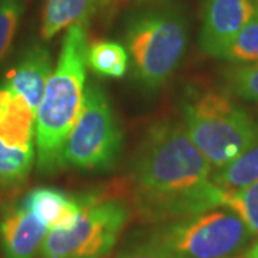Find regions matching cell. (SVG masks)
<instances>
[{
    "label": "cell",
    "instance_id": "18",
    "mask_svg": "<svg viewBox=\"0 0 258 258\" xmlns=\"http://www.w3.org/2000/svg\"><path fill=\"white\" fill-rule=\"evenodd\" d=\"M222 59L235 64L258 63V8L248 23L232 39Z\"/></svg>",
    "mask_w": 258,
    "mask_h": 258
},
{
    "label": "cell",
    "instance_id": "14",
    "mask_svg": "<svg viewBox=\"0 0 258 258\" xmlns=\"http://www.w3.org/2000/svg\"><path fill=\"white\" fill-rule=\"evenodd\" d=\"M211 181L224 191H237L258 182V142L217 169L211 175Z\"/></svg>",
    "mask_w": 258,
    "mask_h": 258
},
{
    "label": "cell",
    "instance_id": "9",
    "mask_svg": "<svg viewBox=\"0 0 258 258\" xmlns=\"http://www.w3.org/2000/svg\"><path fill=\"white\" fill-rule=\"evenodd\" d=\"M49 228L22 203L8 207L0 218V248L5 258H36Z\"/></svg>",
    "mask_w": 258,
    "mask_h": 258
},
{
    "label": "cell",
    "instance_id": "3",
    "mask_svg": "<svg viewBox=\"0 0 258 258\" xmlns=\"http://www.w3.org/2000/svg\"><path fill=\"white\" fill-rule=\"evenodd\" d=\"M184 126L210 165L220 169L258 142V123L228 95L203 92L182 106Z\"/></svg>",
    "mask_w": 258,
    "mask_h": 258
},
{
    "label": "cell",
    "instance_id": "21",
    "mask_svg": "<svg viewBox=\"0 0 258 258\" xmlns=\"http://www.w3.org/2000/svg\"><path fill=\"white\" fill-rule=\"evenodd\" d=\"M116 258H179L171 251L159 247L154 242H141L137 245H132L129 248L120 251Z\"/></svg>",
    "mask_w": 258,
    "mask_h": 258
},
{
    "label": "cell",
    "instance_id": "17",
    "mask_svg": "<svg viewBox=\"0 0 258 258\" xmlns=\"http://www.w3.org/2000/svg\"><path fill=\"white\" fill-rule=\"evenodd\" d=\"M221 207L235 212L252 237L258 235V182L237 191L222 189Z\"/></svg>",
    "mask_w": 258,
    "mask_h": 258
},
{
    "label": "cell",
    "instance_id": "8",
    "mask_svg": "<svg viewBox=\"0 0 258 258\" xmlns=\"http://www.w3.org/2000/svg\"><path fill=\"white\" fill-rule=\"evenodd\" d=\"M257 8V0H205L200 49L204 55L222 59L232 39L238 35Z\"/></svg>",
    "mask_w": 258,
    "mask_h": 258
},
{
    "label": "cell",
    "instance_id": "7",
    "mask_svg": "<svg viewBox=\"0 0 258 258\" xmlns=\"http://www.w3.org/2000/svg\"><path fill=\"white\" fill-rule=\"evenodd\" d=\"M128 220L129 208L122 200L86 194L82 212L71 228L47 231L40 257H108Z\"/></svg>",
    "mask_w": 258,
    "mask_h": 258
},
{
    "label": "cell",
    "instance_id": "15",
    "mask_svg": "<svg viewBox=\"0 0 258 258\" xmlns=\"http://www.w3.org/2000/svg\"><path fill=\"white\" fill-rule=\"evenodd\" d=\"M88 64L99 76L119 79L128 72V52L118 42L98 40L88 47Z\"/></svg>",
    "mask_w": 258,
    "mask_h": 258
},
{
    "label": "cell",
    "instance_id": "5",
    "mask_svg": "<svg viewBox=\"0 0 258 258\" xmlns=\"http://www.w3.org/2000/svg\"><path fill=\"white\" fill-rule=\"evenodd\" d=\"M123 151V131L112 102L99 83L85 88L82 109L66 139L62 165L81 171H111Z\"/></svg>",
    "mask_w": 258,
    "mask_h": 258
},
{
    "label": "cell",
    "instance_id": "23",
    "mask_svg": "<svg viewBox=\"0 0 258 258\" xmlns=\"http://www.w3.org/2000/svg\"><path fill=\"white\" fill-rule=\"evenodd\" d=\"M227 258H248V257H245V255H231V257H227Z\"/></svg>",
    "mask_w": 258,
    "mask_h": 258
},
{
    "label": "cell",
    "instance_id": "12",
    "mask_svg": "<svg viewBox=\"0 0 258 258\" xmlns=\"http://www.w3.org/2000/svg\"><path fill=\"white\" fill-rule=\"evenodd\" d=\"M36 112L20 95L0 85V139L12 147L35 149Z\"/></svg>",
    "mask_w": 258,
    "mask_h": 258
},
{
    "label": "cell",
    "instance_id": "24",
    "mask_svg": "<svg viewBox=\"0 0 258 258\" xmlns=\"http://www.w3.org/2000/svg\"><path fill=\"white\" fill-rule=\"evenodd\" d=\"M257 8H258V0H257Z\"/></svg>",
    "mask_w": 258,
    "mask_h": 258
},
{
    "label": "cell",
    "instance_id": "2",
    "mask_svg": "<svg viewBox=\"0 0 258 258\" xmlns=\"http://www.w3.org/2000/svg\"><path fill=\"white\" fill-rule=\"evenodd\" d=\"M88 47L86 23L66 29L55 71L36 111V164L42 174H55L63 168L64 142L82 109Z\"/></svg>",
    "mask_w": 258,
    "mask_h": 258
},
{
    "label": "cell",
    "instance_id": "13",
    "mask_svg": "<svg viewBox=\"0 0 258 258\" xmlns=\"http://www.w3.org/2000/svg\"><path fill=\"white\" fill-rule=\"evenodd\" d=\"M98 0H46L40 35L50 40L76 23H86L96 10Z\"/></svg>",
    "mask_w": 258,
    "mask_h": 258
},
{
    "label": "cell",
    "instance_id": "11",
    "mask_svg": "<svg viewBox=\"0 0 258 258\" xmlns=\"http://www.w3.org/2000/svg\"><path fill=\"white\" fill-rule=\"evenodd\" d=\"M85 195H71L57 188L37 186L23 198L22 205L49 230H68L81 215Z\"/></svg>",
    "mask_w": 258,
    "mask_h": 258
},
{
    "label": "cell",
    "instance_id": "1",
    "mask_svg": "<svg viewBox=\"0 0 258 258\" xmlns=\"http://www.w3.org/2000/svg\"><path fill=\"white\" fill-rule=\"evenodd\" d=\"M134 204L147 221L165 222L221 207L212 166L184 123L162 120L148 129L132 161Z\"/></svg>",
    "mask_w": 258,
    "mask_h": 258
},
{
    "label": "cell",
    "instance_id": "16",
    "mask_svg": "<svg viewBox=\"0 0 258 258\" xmlns=\"http://www.w3.org/2000/svg\"><path fill=\"white\" fill-rule=\"evenodd\" d=\"M35 162V149H22L0 139V185L12 186L23 182Z\"/></svg>",
    "mask_w": 258,
    "mask_h": 258
},
{
    "label": "cell",
    "instance_id": "6",
    "mask_svg": "<svg viewBox=\"0 0 258 258\" xmlns=\"http://www.w3.org/2000/svg\"><path fill=\"white\" fill-rule=\"evenodd\" d=\"M252 234L231 210H210L159 222L147 241L179 258H227L237 254Z\"/></svg>",
    "mask_w": 258,
    "mask_h": 258
},
{
    "label": "cell",
    "instance_id": "22",
    "mask_svg": "<svg viewBox=\"0 0 258 258\" xmlns=\"http://www.w3.org/2000/svg\"><path fill=\"white\" fill-rule=\"evenodd\" d=\"M244 255L248 258H258V240L254 244H251V247L245 251Z\"/></svg>",
    "mask_w": 258,
    "mask_h": 258
},
{
    "label": "cell",
    "instance_id": "20",
    "mask_svg": "<svg viewBox=\"0 0 258 258\" xmlns=\"http://www.w3.org/2000/svg\"><path fill=\"white\" fill-rule=\"evenodd\" d=\"M227 85L232 93L249 102H258V63L238 64L227 72Z\"/></svg>",
    "mask_w": 258,
    "mask_h": 258
},
{
    "label": "cell",
    "instance_id": "10",
    "mask_svg": "<svg viewBox=\"0 0 258 258\" xmlns=\"http://www.w3.org/2000/svg\"><path fill=\"white\" fill-rule=\"evenodd\" d=\"M52 68L50 50L45 45L35 43L22 53L16 66L6 75L3 85L20 95L36 112L43 99Z\"/></svg>",
    "mask_w": 258,
    "mask_h": 258
},
{
    "label": "cell",
    "instance_id": "4",
    "mask_svg": "<svg viewBox=\"0 0 258 258\" xmlns=\"http://www.w3.org/2000/svg\"><path fill=\"white\" fill-rule=\"evenodd\" d=\"M186 46L188 25L175 9L141 12L132 16L125 30L134 75L148 89H158L172 78Z\"/></svg>",
    "mask_w": 258,
    "mask_h": 258
},
{
    "label": "cell",
    "instance_id": "19",
    "mask_svg": "<svg viewBox=\"0 0 258 258\" xmlns=\"http://www.w3.org/2000/svg\"><path fill=\"white\" fill-rule=\"evenodd\" d=\"M26 0H0V64L9 55Z\"/></svg>",
    "mask_w": 258,
    "mask_h": 258
}]
</instances>
